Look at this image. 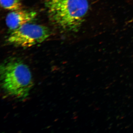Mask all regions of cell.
Returning <instances> with one entry per match:
<instances>
[{
  "mask_svg": "<svg viewBox=\"0 0 133 133\" xmlns=\"http://www.w3.org/2000/svg\"><path fill=\"white\" fill-rule=\"evenodd\" d=\"M50 21L66 32L79 30L88 13V0H43Z\"/></svg>",
  "mask_w": 133,
  "mask_h": 133,
  "instance_id": "6da1fadb",
  "label": "cell"
},
{
  "mask_svg": "<svg viewBox=\"0 0 133 133\" xmlns=\"http://www.w3.org/2000/svg\"><path fill=\"white\" fill-rule=\"evenodd\" d=\"M1 86L6 94L22 100L30 94L33 81L29 68L17 58H8L1 65Z\"/></svg>",
  "mask_w": 133,
  "mask_h": 133,
  "instance_id": "7a4b0ae2",
  "label": "cell"
},
{
  "mask_svg": "<svg viewBox=\"0 0 133 133\" xmlns=\"http://www.w3.org/2000/svg\"><path fill=\"white\" fill-rule=\"evenodd\" d=\"M50 35L46 26L29 23L13 30L7 41L17 47L30 48L44 42Z\"/></svg>",
  "mask_w": 133,
  "mask_h": 133,
  "instance_id": "3957f363",
  "label": "cell"
},
{
  "mask_svg": "<svg viewBox=\"0 0 133 133\" xmlns=\"http://www.w3.org/2000/svg\"><path fill=\"white\" fill-rule=\"evenodd\" d=\"M37 16V12L33 10L22 9L10 11L6 17V24L10 29L13 30L30 23Z\"/></svg>",
  "mask_w": 133,
  "mask_h": 133,
  "instance_id": "277c9868",
  "label": "cell"
},
{
  "mask_svg": "<svg viewBox=\"0 0 133 133\" xmlns=\"http://www.w3.org/2000/svg\"><path fill=\"white\" fill-rule=\"evenodd\" d=\"M2 7L10 11L23 9V6L20 0H0Z\"/></svg>",
  "mask_w": 133,
  "mask_h": 133,
  "instance_id": "5b68a950",
  "label": "cell"
}]
</instances>
